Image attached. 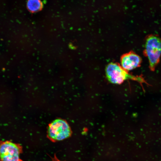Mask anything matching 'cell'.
<instances>
[{"mask_svg":"<svg viewBox=\"0 0 161 161\" xmlns=\"http://www.w3.org/2000/svg\"><path fill=\"white\" fill-rule=\"evenodd\" d=\"M143 54L148 60L150 69L154 71L161 56V38L159 35L151 34L146 37Z\"/></svg>","mask_w":161,"mask_h":161,"instance_id":"cell-1","label":"cell"},{"mask_svg":"<svg viewBox=\"0 0 161 161\" xmlns=\"http://www.w3.org/2000/svg\"><path fill=\"white\" fill-rule=\"evenodd\" d=\"M106 73L108 80L112 83L120 84L128 79L137 81L141 84L146 83L142 77L129 74L121 65L117 63H111L108 64L106 68Z\"/></svg>","mask_w":161,"mask_h":161,"instance_id":"cell-2","label":"cell"},{"mask_svg":"<svg viewBox=\"0 0 161 161\" xmlns=\"http://www.w3.org/2000/svg\"><path fill=\"white\" fill-rule=\"evenodd\" d=\"M71 134V128L67 122L63 119H57L48 125L47 136L51 141L55 143L69 137Z\"/></svg>","mask_w":161,"mask_h":161,"instance_id":"cell-3","label":"cell"},{"mask_svg":"<svg viewBox=\"0 0 161 161\" xmlns=\"http://www.w3.org/2000/svg\"><path fill=\"white\" fill-rule=\"evenodd\" d=\"M22 147L19 143L10 141H0V161H23L20 157Z\"/></svg>","mask_w":161,"mask_h":161,"instance_id":"cell-4","label":"cell"},{"mask_svg":"<svg viewBox=\"0 0 161 161\" xmlns=\"http://www.w3.org/2000/svg\"><path fill=\"white\" fill-rule=\"evenodd\" d=\"M141 57L132 51L123 55L120 59L121 66L128 71L139 67L142 62Z\"/></svg>","mask_w":161,"mask_h":161,"instance_id":"cell-5","label":"cell"},{"mask_svg":"<svg viewBox=\"0 0 161 161\" xmlns=\"http://www.w3.org/2000/svg\"><path fill=\"white\" fill-rule=\"evenodd\" d=\"M42 6V3L40 0H29L27 1V7L29 11L32 12L40 10Z\"/></svg>","mask_w":161,"mask_h":161,"instance_id":"cell-6","label":"cell"},{"mask_svg":"<svg viewBox=\"0 0 161 161\" xmlns=\"http://www.w3.org/2000/svg\"><path fill=\"white\" fill-rule=\"evenodd\" d=\"M52 161H60L57 157L55 155L54 157L52 158Z\"/></svg>","mask_w":161,"mask_h":161,"instance_id":"cell-7","label":"cell"}]
</instances>
